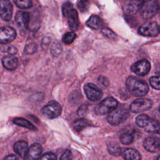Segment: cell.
<instances>
[{"instance_id": "cell-44", "label": "cell", "mask_w": 160, "mask_h": 160, "mask_svg": "<svg viewBox=\"0 0 160 160\" xmlns=\"http://www.w3.org/2000/svg\"><path fill=\"white\" fill-rule=\"evenodd\" d=\"M159 31H160V26H159Z\"/></svg>"}, {"instance_id": "cell-43", "label": "cell", "mask_w": 160, "mask_h": 160, "mask_svg": "<svg viewBox=\"0 0 160 160\" xmlns=\"http://www.w3.org/2000/svg\"><path fill=\"white\" fill-rule=\"evenodd\" d=\"M159 114H160V106H159Z\"/></svg>"}, {"instance_id": "cell-15", "label": "cell", "mask_w": 160, "mask_h": 160, "mask_svg": "<svg viewBox=\"0 0 160 160\" xmlns=\"http://www.w3.org/2000/svg\"><path fill=\"white\" fill-rule=\"evenodd\" d=\"M42 147L39 143L32 144L28 149L24 160H38L41 158Z\"/></svg>"}, {"instance_id": "cell-27", "label": "cell", "mask_w": 160, "mask_h": 160, "mask_svg": "<svg viewBox=\"0 0 160 160\" xmlns=\"http://www.w3.org/2000/svg\"><path fill=\"white\" fill-rule=\"evenodd\" d=\"M62 52V46L59 42L54 41L51 47V53L54 56H59Z\"/></svg>"}, {"instance_id": "cell-8", "label": "cell", "mask_w": 160, "mask_h": 160, "mask_svg": "<svg viewBox=\"0 0 160 160\" xmlns=\"http://www.w3.org/2000/svg\"><path fill=\"white\" fill-rule=\"evenodd\" d=\"M152 106V101L147 98L137 99L132 102L129 106L131 112L138 113L147 111L151 108Z\"/></svg>"}, {"instance_id": "cell-11", "label": "cell", "mask_w": 160, "mask_h": 160, "mask_svg": "<svg viewBox=\"0 0 160 160\" xmlns=\"http://www.w3.org/2000/svg\"><path fill=\"white\" fill-rule=\"evenodd\" d=\"M151 69V65L149 62L146 59L139 60L134 63L131 69L137 75L144 76L149 72Z\"/></svg>"}, {"instance_id": "cell-25", "label": "cell", "mask_w": 160, "mask_h": 160, "mask_svg": "<svg viewBox=\"0 0 160 160\" xmlns=\"http://www.w3.org/2000/svg\"><path fill=\"white\" fill-rule=\"evenodd\" d=\"M119 139L122 144L125 145H128L132 143V141H134V136L131 132H123L120 135Z\"/></svg>"}, {"instance_id": "cell-3", "label": "cell", "mask_w": 160, "mask_h": 160, "mask_svg": "<svg viewBox=\"0 0 160 160\" xmlns=\"http://www.w3.org/2000/svg\"><path fill=\"white\" fill-rule=\"evenodd\" d=\"M118 107V102L117 100L112 97H108L96 106L94 112L97 115H104L111 112Z\"/></svg>"}, {"instance_id": "cell-1", "label": "cell", "mask_w": 160, "mask_h": 160, "mask_svg": "<svg viewBox=\"0 0 160 160\" xmlns=\"http://www.w3.org/2000/svg\"><path fill=\"white\" fill-rule=\"evenodd\" d=\"M126 86L129 91L136 96H143L149 91L147 83L134 76H129L126 81Z\"/></svg>"}, {"instance_id": "cell-20", "label": "cell", "mask_w": 160, "mask_h": 160, "mask_svg": "<svg viewBox=\"0 0 160 160\" xmlns=\"http://www.w3.org/2000/svg\"><path fill=\"white\" fill-rule=\"evenodd\" d=\"M86 25L92 29H98L102 26L103 21L100 17L96 15H92L86 21Z\"/></svg>"}, {"instance_id": "cell-12", "label": "cell", "mask_w": 160, "mask_h": 160, "mask_svg": "<svg viewBox=\"0 0 160 160\" xmlns=\"http://www.w3.org/2000/svg\"><path fill=\"white\" fill-rule=\"evenodd\" d=\"M13 7L8 0H0V17L5 21H9L12 18Z\"/></svg>"}, {"instance_id": "cell-42", "label": "cell", "mask_w": 160, "mask_h": 160, "mask_svg": "<svg viewBox=\"0 0 160 160\" xmlns=\"http://www.w3.org/2000/svg\"><path fill=\"white\" fill-rule=\"evenodd\" d=\"M157 132H158V134H160V126H159V129H158V130Z\"/></svg>"}, {"instance_id": "cell-14", "label": "cell", "mask_w": 160, "mask_h": 160, "mask_svg": "<svg viewBox=\"0 0 160 160\" xmlns=\"http://www.w3.org/2000/svg\"><path fill=\"white\" fill-rule=\"evenodd\" d=\"M144 148L151 152H156L160 151V138L158 137H148L143 142Z\"/></svg>"}, {"instance_id": "cell-18", "label": "cell", "mask_w": 160, "mask_h": 160, "mask_svg": "<svg viewBox=\"0 0 160 160\" xmlns=\"http://www.w3.org/2000/svg\"><path fill=\"white\" fill-rule=\"evenodd\" d=\"M14 151L16 154H18L21 158H24L27 152L28 151V144L25 141H19L14 143Z\"/></svg>"}, {"instance_id": "cell-40", "label": "cell", "mask_w": 160, "mask_h": 160, "mask_svg": "<svg viewBox=\"0 0 160 160\" xmlns=\"http://www.w3.org/2000/svg\"><path fill=\"white\" fill-rule=\"evenodd\" d=\"M3 160H19V159L14 154H10L6 156Z\"/></svg>"}, {"instance_id": "cell-23", "label": "cell", "mask_w": 160, "mask_h": 160, "mask_svg": "<svg viewBox=\"0 0 160 160\" xmlns=\"http://www.w3.org/2000/svg\"><path fill=\"white\" fill-rule=\"evenodd\" d=\"M151 118L146 114H141L136 118V123L140 128H145L149 124Z\"/></svg>"}, {"instance_id": "cell-21", "label": "cell", "mask_w": 160, "mask_h": 160, "mask_svg": "<svg viewBox=\"0 0 160 160\" xmlns=\"http://www.w3.org/2000/svg\"><path fill=\"white\" fill-rule=\"evenodd\" d=\"M72 126L76 131L79 132L85 128L91 126V122L88 119L81 118L74 121L72 122Z\"/></svg>"}, {"instance_id": "cell-29", "label": "cell", "mask_w": 160, "mask_h": 160, "mask_svg": "<svg viewBox=\"0 0 160 160\" xmlns=\"http://www.w3.org/2000/svg\"><path fill=\"white\" fill-rule=\"evenodd\" d=\"M1 50L4 52H7L11 56H14L18 52L17 48L12 45H2L0 47Z\"/></svg>"}, {"instance_id": "cell-9", "label": "cell", "mask_w": 160, "mask_h": 160, "mask_svg": "<svg viewBox=\"0 0 160 160\" xmlns=\"http://www.w3.org/2000/svg\"><path fill=\"white\" fill-rule=\"evenodd\" d=\"M159 32V26L156 22H147L139 28V33L146 36H157Z\"/></svg>"}, {"instance_id": "cell-5", "label": "cell", "mask_w": 160, "mask_h": 160, "mask_svg": "<svg viewBox=\"0 0 160 160\" xmlns=\"http://www.w3.org/2000/svg\"><path fill=\"white\" fill-rule=\"evenodd\" d=\"M62 111L61 106L56 101H50L41 110V113L49 119H54L58 117Z\"/></svg>"}, {"instance_id": "cell-24", "label": "cell", "mask_w": 160, "mask_h": 160, "mask_svg": "<svg viewBox=\"0 0 160 160\" xmlns=\"http://www.w3.org/2000/svg\"><path fill=\"white\" fill-rule=\"evenodd\" d=\"M159 126H160V124L158 120L151 118L149 124L147 125V126L144 129L146 131L149 132H157Z\"/></svg>"}, {"instance_id": "cell-10", "label": "cell", "mask_w": 160, "mask_h": 160, "mask_svg": "<svg viewBox=\"0 0 160 160\" xmlns=\"http://www.w3.org/2000/svg\"><path fill=\"white\" fill-rule=\"evenodd\" d=\"M16 37V32L11 26L0 28V44H6L12 41Z\"/></svg>"}, {"instance_id": "cell-36", "label": "cell", "mask_w": 160, "mask_h": 160, "mask_svg": "<svg viewBox=\"0 0 160 160\" xmlns=\"http://www.w3.org/2000/svg\"><path fill=\"white\" fill-rule=\"evenodd\" d=\"M59 160H72V154L69 149H66L61 155Z\"/></svg>"}, {"instance_id": "cell-17", "label": "cell", "mask_w": 160, "mask_h": 160, "mask_svg": "<svg viewBox=\"0 0 160 160\" xmlns=\"http://www.w3.org/2000/svg\"><path fill=\"white\" fill-rule=\"evenodd\" d=\"M2 64L8 70H15L18 66V59L14 56L7 55L2 58Z\"/></svg>"}, {"instance_id": "cell-37", "label": "cell", "mask_w": 160, "mask_h": 160, "mask_svg": "<svg viewBox=\"0 0 160 160\" xmlns=\"http://www.w3.org/2000/svg\"><path fill=\"white\" fill-rule=\"evenodd\" d=\"M88 110V106L86 104H83L81 105L78 109L77 111V113L79 116H83L86 114V112Z\"/></svg>"}, {"instance_id": "cell-33", "label": "cell", "mask_w": 160, "mask_h": 160, "mask_svg": "<svg viewBox=\"0 0 160 160\" xmlns=\"http://www.w3.org/2000/svg\"><path fill=\"white\" fill-rule=\"evenodd\" d=\"M149 83L153 88L160 90V76L151 77L149 79Z\"/></svg>"}, {"instance_id": "cell-32", "label": "cell", "mask_w": 160, "mask_h": 160, "mask_svg": "<svg viewBox=\"0 0 160 160\" xmlns=\"http://www.w3.org/2000/svg\"><path fill=\"white\" fill-rule=\"evenodd\" d=\"M101 32L108 38L115 40L117 38V35L109 28H102L101 29Z\"/></svg>"}, {"instance_id": "cell-4", "label": "cell", "mask_w": 160, "mask_h": 160, "mask_svg": "<svg viewBox=\"0 0 160 160\" xmlns=\"http://www.w3.org/2000/svg\"><path fill=\"white\" fill-rule=\"evenodd\" d=\"M129 115V111L126 108L121 106L118 107L115 110L108 114L107 121L111 125L117 126L126 120Z\"/></svg>"}, {"instance_id": "cell-13", "label": "cell", "mask_w": 160, "mask_h": 160, "mask_svg": "<svg viewBox=\"0 0 160 160\" xmlns=\"http://www.w3.org/2000/svg\"><path fill=\"white\" fill-rule=\"evenodd\" d=\"M30 19L31 16L29 12L19 11L15 16V22L21 29H28Z\"/></svg>"}, {"instance_id": "cell-39", "label": "cell", "mask_w": 160, "mask_h": 160, "mask_svg": "<svg viewBox=\"0 0 160 160\" xmlns=\"http://www.w3.org/2000/svg\"><path fill=\"white\" fill-rule=\"evenodd\" d=\"M98 81L101 84H102L104 86H107L109 84V81L108 79L104 76H99L98 78Z\"/></svg>"}, {"instance_id": "cell-19", "label": "cell", "mask_w": 160, "mask_h": 160, "mask_svg": "<svg viewBox=\"0 0 160 160\" xmlns=\"http://www.w3.org/2000/svg\"><path fill=\"white\" fill-rule=\"evenodd\" d=\"M122 156L125 160H141L139 152L133 148H126L122 152Z\"/></svg>"}, {"instance_id": "cell-6", "label": "cell", "mask_w": 160, "mask_h": 160, "mask_svg": "<svg viewBox=\"0 0 160 160\" xmlns=\"http://www.w3.org/2000/svg\"><path fill=\"white\" fill-rule=\"evenodd\" d=\"M159 6L158 1L154 0L145 1L140 10L141 16L145 19L153 18L159 11Z\"/></svg>"}, {"instance_id": "cell-41", "label": "cell", "mask_w": 160, "mask_h": 160, "mask_svg": "<svg viewBox=\"0 0 160 160\" xmlns=\"http://www.w3.org/2000/svg\"><path fill=\"white\" fill-rule=\"evenodd\" d=\"M155 160H160V154L157 157V158Z\"/></svg>"}, {"instance_id": "cell-30", "label": "cell", "mask_w": 160, "mask_h": 160, "mask_svg": "<svg viewBox=\"0 0 160 160\" xmlns=\"http://www.w3.org/2000/svg\"><path fill=\"white\" fill-rule=\"evenodd\" d=\"M14 2L18 7L21 9H28L32 6V2L31 0H17L15 1Z\"/></svg>"}, {"instance_id": "cell-7", "label": "cell", "mask_w": 160, "mask_h": 160, "mask_svg": "<svg viewBox=\"0 0 160 160\" xmlns=\"http://www.w3.org/2000/svg\"><path fill=\"white\" fill-rule=\"evenodd\" d=\"M84 91L87 98L91 101L99 100L103 95L102 91L96 85L91 82L84 86Z\"/></svg>"}, {"instance_id": "cell-22", "label": "cell", "mask_w": 160, "mask_h": 160, "mask_svg": "<svg viewBox=\"0 0 160 160\" xmlns=\"http://www.w3.org/2000/svg\"><path fill=\"white\" fill-rule=\"evenodd\" d=\"M12 122L18 126H21L23 128H28L31 130H36L37 129L36 128L34 125H32V124L31 122H29L28 120H27L24 118H16L12 120Z\"/></svg>"}, {"instance_id": "cell-28", "label": "cell", "mask_w": 160, "mask_h": 160, "mask_svg": "<svg viewBox=\"0 0 160 160\" xmlns=\"http://www.w3.org/2000/svg\"><path fill=\"white\" fill-rule=\"evenodd\" d=\"M76 38V33L73 31H71V32H68L66 33L64 35L62 40L64 44H70L74 41V40Z\"/></svg>"}, {"instance_id": "cell-35", "label": "cell", "mask_w": 160, "mask_h": 160, "mask_svg": "<svg viewBox=\"0 0 160 160\" xmlns=\"http://www.w3.org/2000/svg\"><path fill=\"white\" fill-rule=\"evenodd\" d=\"M39 160H57V157L54 153L49 152L41 156Z\"/></svg>"}, {"instance_id": "cell-2", "label": "cell", "mask_w": 160, "mask_h": 160, "mask_svg": "<svg viewBox=\"0 0 160 160\" xmlns=\"http://www.w3.org/2000/svg\"><path fill=\"white\" fill-rule=\"evenodd\" d=\"M62 12L64 17L68 19L69 28L75 31L79 26V19L77 11L73 8L70 2H66L62 4Z\"/></svg>"}, {"instance_id": "cell-34", "label": "cell", "mask_w": 160, "mask_h": 160, "mask_svg": "<svg viewBox=\"0 0 160 160\" xmlns=\"http://www.w3.org/2000/svg\"><path fill=\"white\" fill-rule=\"evenodd\" d=\"M78 9L81 12H86L89 7V2L88 1H80L77 4Z\"/></svg>"}, {"instance_id": "cell-31", "label": "cell", "mask_w": 160, "mask_h": 160, "mask_svg": "<svg viewBox=\"0 0 160 160\" xmlns=\"http://www.w3.org/2000/svg\"><path fill=\"white\" fill-rule=\"evenodd\" d=\"M38 49V45L35 42H29L24 48V52L27 54H34Z\"/></svg>"}, {"instance_id": "cell-26", "label": "cell", "mask_w": 160, "mask_h": 160, "mask_svg": "<svg viewBox=\"0 0 160 160\" xmlns=\"http://www.w3.org/2000/svg\"><path fill=\"white\" fill-rule=\"evenodd\" d=\"M108 149L109 154L113 156H119L121 152V148L116 142H110L108 146Z\"/></svg>"}, {"instance_id": "cell-16", "label": "cell", "mask_w": 160, "mask_h": 160, "mask_svg": "<svg viewBox=\"0 0 160 160\" xmlns=\"http://www.w3.org/2000/svg\"><path fill=\"white\" fill-rule=\"evenodd\" d=\"M144 1H127L124 4V11L129 14H134L141 10Z\"/></svg>"}, {"instance_id": "cell-38", "label": "cell", "mask_w": 160, "mask_h": 160, "mask_svg": "<svg viewBox=\"0 0 160 160\" xmlns=\"http://www.w3.org/2000/svg\"><path fill=\"white\" fill-rule=\"evenodd\" d=\"M51 38L48 36H46L44 38H43V39H42V42H41V45H42V48L43 49H46L47 47L48 46V45L49 44V43L51 42Z\"/></svg>"}]
</instances>
